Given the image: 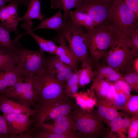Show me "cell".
Segmentation results:
<instances>
[{
    "label": "cell",
    "mask_w": 138,
    "mask_h": 138,
    "mask_svg": "<svg viewBox=\"0 0 138 138\" xmlns=\"http://www.w3.org/2000/svg\"><path fill=\"white\" fill-rule=\"evenodd\" d=\"M117 35L108 22L86 31L85 43L90 59L96 67L105 57Z\"/></svg>",
    "instance_id": "obj_1"
},
{
    "label": "cell",
    "mask_w": 138,
    "mask_h": 138,
    "mask_svg": "<svg viewBox=\"0 0 138 138\" xmlns=\"http://www.w3.org/2000/svg\"><path fill=\"white\" fill-rule=\"evenodd\" d=\"M85 30L73 23L68 17L63 27L58 32L57 42L71 51L79 62H88L94 65L85 42Z\"/></svg>",
    "instance_id": "obj_2"
},
{
    "label": "cell",
    "mask_w": 138,
    "mask_h": 138,
    "mask_svg": "<svg viewBox=\"0 0 138 138\" xmlns=\"http://www.w3.org/2000/svg\"><path fill=\"white\" fill-rule=\"evenodd\" d=\"M78 106L71 97L51 99L37 103L35 112L30 118L32 128L44 123L47 120L55 121L59 117L70 113Z\"/></svg>",
    "instance_id": "obj_3"
},
{
    "label": "cell",
    "mask_w": 138,
    "mask_h": 138,
    "mask_svg": "<svg viewBox=\"0 0 138 138\" xmlns=\"http://www.w3.org/2000/svg\"><path fill=\"white\" fill-rule=\"evenodd\" d=\"M108 22L119 36L138 28V20L123 0L112 1Z\"/></svg>",
    "instance_id": "obj_4"
},
{
    "label": "cell",
    "mask_w": 138,
    "mask_h": 138,
    "mask_svg": "<svg viewBox=\"0 0 138 138\" xmlns=\"http://www.w3.org/2000/svg\"><path fill=\"white\" fill-rule=\"evenodd\" d=\"M135 57L123 37L117 35L103 59L104 64L123 75L133 70L132 63Z\"/></svg>",
    "instance_id": "obj_5"
},
{
    "label": "cell",
    "mask_w": 138,
    "mask_h": 138,
    "mask_svg": "<svg viewBox=\"0 0 138 138\" xmlns=\"http://www.w3.org/2000/svg\"><path fill=\"white\" fill-rule=\"evenodd\" d=\"M37 103L47 100L67 96L65 87L56 80L45 69L32 78Z\"/></svg>",
    "instance_id": "obj_6"
},
{
    "label": "cell",
    "mask_w": 138,
    "mask_h": 138,
    "mask_svg": "<svg viewBox=\"0 0 138 138\" xmlns=\"http://www.w3.org/2000/svg\"><path fill=\"white\" fill-rule=\"evenodd\" d=\"M44 52L40 49L35 51L21 48L19 65L22 76L33 77L45 69L47 59Z\"/></svg>",
    "instance_id": "obj_7"
},
{
    "label": "cell",
    "mask_w": 138,
    "mask_h": 138,
    "mask_svg": "<svg viewBox=\"0 0 138 138\" xmlns=\"http://www.w3.org/2000/svg\"><path fill=\"white\" fill-rule=\"evenodd\" d=\"M32 78L22 76L13 87L1 95L34 109L37 100Z\"/></svg>",
    "instance_id": "obj_8"
},
{
    "label": "cell",
    "mask_w": 138,
    "mask_h": 138,
    "mask_svg": "<svg viewBox=\"0 0 138 138\" xmlns=\"http://www.w3.org/2000/svg\"><path fill=\"white\" fill-rule=\"evenodd\" d=\"M112 2L109 0H80L76 9L88 14L96 27L108 22Z\"/></svg>",
    "instance_id": "obj_9"
},
{
    "label": "cell",
    "mask_w": 138,
    "mask_h": 138,
    "mask_svg": "<svg viewBox=\"0 0 138 138\" xmlns=\"http://www.w3.org/2000/svg\"><path fill=\"white\" fill-rule=\"evenodd\" d=\"M75 121L80 136L92 137L96 132L97 123L93 115L78 106L70 113Z\"/></svg>",
    "instance_id": "obj_10"
},
{
    "label": "cell",
    "mask_w": 138,
    "mask_h": 138,
    "mask_svg": "<svg viewBox=\"0 0 138 138\" xmlns=\"http://www.w3.org/2000/svg\"><path fill=\"white\" fill-rule=\"evenodd\" d=\"M9 131L8 137L16 138L18 134L32 130L30 116L22 114H3Z\"/></svg>",
    "instance_id": "obj_11"
},
{
    "label": "cell",
    "mask_w": 138,
    "mask_h": 138,
    "mask_svg": "<svg viewBox=\"0 0 138 138\" xmlns=\"http://www.w3.org/2000/svg\"><path fill=\"white\" fill-rule=\"evenodd\" d=\"M33 129L57 134L76 132L77 131L75 121L70 113L59 117L55 120L53 124L42 123Z\"/></svg>",
    "instance_id": "obj_12"
},
{
    "label": "cell",
    "mask_w": 138,
    "mask_h": 138,
    "mask_svg": "<svg viewBox=\"0 0 138 138\" xmlns=\"http://www.w3.org/2000/svg\"><path fill=\"white\" fill-rule=\"evenodd\" d=\"M19 1L13 0L7 5L0 8V21L12 32L18 33L17 26L19 18L18 12Z\"/></svg>",
    "instance_id": "obj_13"
},
{
    "label": "cell",
    "mask_w": 138,
    "mask_h": 138,
    "mask_svg": "<svg viewBox=\"0 0 138 138\" xmlns=\"http://www.w3.org/2000/svg\"><path fill=\"white\" fill-rule=\"evenodd\" d=\"M0 111L3 114H22L28 115L30 117L35 112L34 109L1 95H0Z\"/></svg>",
    "instance_id": "obj_14"
},
{
    "label": "cell",
    "mask_w": 138,
    "mask_h": 138,
    "mask_svg": "<svg viewBox=\"0 0 138 138\" xmlns=\"http://www.w3.org/2000/svg\"><path fill=\"white\" fill-rule=\"evenodd\" d=\"M22 77L19 66L12 70L0 72V95L7 91Z\"/></svg>",
    "instance_id": "obj_15"
},
{
    "label": "cell",
    "mask_w": 138,
    "mask_h": 138,
    "mask_svg": "<svg viewBox=\"0 0 138 138\" xmlns=\"http://www.w3.org/2000/svg\"><path fill=\"white\" fill-rule=\"evenodd\" d=\"M21 49L17 52L0 49V72L12 70L19 66Z\"/></svg>",
    "instance_id": "obj_16"
},
{
    "label": "cell",
    "mask_w": 138,
    "mask_h": 138,
    "mask_svg": "<svg viewBox=\"0 0 138 138\" xmlns=\"http://www.w3.org/2000/svg\"><path fill=\"white\" fill-rule=\"evenodd\" d=\"M11 32L2 23L0 24V49L17 52L21 48L18 42L19 39L21 36L12 41L10 38Z\"/></svg>",
    "instance_id": "obj_17"
},
{
    "label": "cell",
    "mask_w": 138,
    "mask_h": 138,
    "mask_svg": "<svg viewBox=\"0 0 138 138\" xmlns=\"http://www.w3.org/2000/svg\"><path fill=\"white\" fill-rule=\"evenodd\" d=\"M68 17L76 25L88 30H93L96 26L90 16L84 12L76 9L69 12Z\"/></svg>",
    "instance_id": "obj_18"
},
{
    "label": "cell",
    "mask_w": 138,
    "mask_h": 138,
    "mask_svg": "<svg viewBox=\"0 0 138 138\" xmlns=\"http://www.w3.org/2000/svg\"><path fill=\"white\" fill-rule=\"evenodd\" d=\"M61 10L60 8L59 10L53 16L40 20L39 25L32 30L33 31L41 29H48L59 31L63 27L65 24Z\"/></svg>",
    "instance_id": "obj_19"
},
{
    "label": "cell",
    "mask_w": 138,
    "mask_h": 138,
    "mask_svg": "<svg viewBox=\"0 0 138 138\" xmlns=\"http://www.w3.org/2000/svg\"><path fill=\"white\" fill-rule=\"evenodd\" d=\"M94 71L95 77L103 78L109 82H115L119 80L124 79L122 74L112 67L104 63H99L96 66Z\"/></svg>",
    "instance_id": "obj_20"
},
{
    "label": "cell",
    "mask_w": 138,
    "mask_h": 138,
    "mask_svg": "<svg viewBox=\"0 0 138 138\" xmlns=\"http://www.w3.org/2000/svg\"><path fill=\"white\" fill-rule=\"evenodd\" d=\"M59 44L55 54L62 62L71 68L74 72L78 70L79 61L71 51L63 45Z\"/></svg>",
    "instance_id": "obj_21"
},
{
    "label": "cell",
    "mask_w": 138,
    "mask_h": 138,
    "mask_svg": "<svg viewBox=\"0 0 138 138\" xmlns=\"http://www.w3.org/2000/svg\"><path fill=\"white\" fill-rule=\"evenodd\" d=\"M28 6L27 12L22 17L19 18V22H28L36 19L41 20L44 18L41 12L40 0H30Z\"/></svg>",
    "instance_id": "obj_22"
},
{
    "label": "cell",
    "mask_w": 138,
    "mask_h": 138,
    "mask_svg": "<svg viewBox=\"0 0 138 138\" xmlns=\"http://www.w3.org/2000/svg\"><path fill=\"white\" fill-rule=\"evenodd\" d=\"M79 72V84L84 86L90 83L95 77L93 65L91 63L86 61L81 62Z\"/></svg>",
    "instance_id": "obj_23"
},
{
    "label": "cell",
    "mask_w": 138,
    "mask_h": 138,
    "mask_svg": "<svg viewBox=\"0 0 138 138\" xmlns=\"http://www.w3.org/2000/svg\"><path fill=\"white\" fill-rule=\"evenodd\" d=\"M47 66L62 73L66 82L74 72L71 68L62 62L56 55L47 59Z\"/></svg>",
    "instance_id": "obj_24"
},
{
    "label": "cell",
    "mask_w": 138,
    "mask_h": 138,
    "mask_svg": "<svg viewBox=\"0 0 138 138\" xmlns=\"http://www.w3.org/2000/svg\"><path fill=\"white\" fill-rule=\"evenodd\" d=\"M80 0H51V8L52 9L60 8L63 11V20L65 22L68 16L70 10L73 8H76Z\"/></svg>",
    "instance_id": "obj_25"
},
{
    "label": "cell",
    "mask_w": 138,
    "mask_h": 138,
    "mask_svg": "<svg viewBox=\"0 0 138 138\" xmlns=\"http://www.w3.org/2000/svg\"><path fill=\"white\" fill-rule=\"evenodd\" d=\"M33 138H78L80 137L78 133L71 132L57 134L39 130H33Z\"/></svg>",
    "instance_id": "obj_26"
},
{
    "label": "cell",
    "mask_w": 138,
    "mask_h": 138,
    "mask_svg": "<svg viewBox=\"0 0 138 138\" xmlns=\"http://www.w3.org/2000/svg\"><path fill=\"white\" fill-rule=\"evenodd\" d=\"M79 72H74L67 81L65 88V93L67 96L72 97L75 95L78 88Z\"/></svg>",
    "instance_id": "obj_27"
},
{
    "label": "cell",
    "mask_w": 138,
    "mask_h": 138,
    "mask_svg": "<svg viewBox=\"0 0 138 138\" xmlns=\"http://www.w3.org/2000/svg\"><path fill=\"white\" fill-rule=\"evenodd\" d=\"M135 57L138 55V28L128 32L123 36Z\"/></svg>",
    "instance_id": "obj_28"
},
{
    "label": "cell",
    "mask_w": 138,
    "mask_h": 138,
    "mask_svg": "<svg viewBox=\"0 0 138 138\" xmlns=\"http://www.w3.org/2000/svg\"><path fill=\"white\" fill-rule=\"evenodd\" d=\"M33 23L31 21L25 22L21 25L22 28L26 31V33L31 36L39 44L40 50L44 52L48 53L49 51L46 42V40L38 36L32 30Z\"/></svg>",
    "instance_id": "obj_29"
},
{
    "label": "cell",
    "mask_w": 138,
    "mask_h": 138,
    "mask_svg": "<svg viewBox=\"0 0 138 138\" xmlns=\"http://www.w3.org/2000/svg\"><path fill=\"white\" fill-rule=\"evenodd\" d=\"M92 80V89H94L97 93L101 96H106L111 85V82L97 76L95 77Z\"/></svg>",
    "instance_id": "obj_30"
},
{
    "label": "cell",
    "mask_w": 138,
    "mask_h": 138,
    "mask_svg": "<svg viewBox=\"0 0 138 138\" xmlns=\"http://www.w3.org/2000/svg\"><path fill=\"white\" fill-rule=\"evenodd\" d=\"M123 75L125 80L131 88H134L136 91L137 90L138 74L132 70L125 73Z\"/></svg>",
    "instance_id": "obj_31"
},
{
    "label": "cell",
    "mask_w": 138,
    "mask_h": 138,
    "mask_svg": "<svg viewBox=\"0 0 138 138\" xmlns=\"http://www.w3.org/2000/svg\"><path fill=\"white\" fill-rule=\"evenodd\" d=\"M113 84L116 91L123 92L127 95L130 94L131 88L124 79L119 80Z\"/></svg>",
    "instance_id": "obj_32"
},
{
    "label": "cell",
    "mask_w": 138,
    "mask_h": 138,
    "mask_svg": "<svg viewBox=\"0 0 138 138\" xmlns=\"http://www.w3.org/2000/svg\"><path fill=\"white\" fill-rule=\"evenodd\" d=\"M9 134V131L3 115L0 114V138H6Z\"/></svg>",
    "instance_id": "obj_33"
},
{
    "label": "cell",
    "mask_w": 138,
    "mask_h": 138,
    "mask_svg": "<svg viewBox=\"0 0 138 138\" xmlns=\"http://www.w3.org/2000/svg\"><path fill=\"white\" fill-rule=\"evenodd\" d=\"M124 3L134 13L138 20V0H123Z\"/></svg>",
    "instance_id": "obj_34"
},
{
    "label": "cell",
    "mask_w": 138,
    "mask_h": 138,
    "mask_svg": "<svg viewBox=\"0 0 138 138\" xmlns=\"http://www.w3.org/2000/svg\"><path fill=\"white\" fill-rule=\"evenodd\" d=\"M128 107L131 111L135 112L138 109V96H133L129 101Z\"/></svg>",
    "instance_id": "obj_35"
},
{
    "label": "cell",
    "mask_w": 138,
    "mask_h": 138,
    "mask_svg": "<svg viewBox=\"0 0 138 138\" xmlns=\"http://www.w3.org/2000/svg\"><path fill=\"white\" fill-rule=\"evenodd\" d=\"M114 98L115 103L118 106L123 105L125 103L126 100L125 94L122 92L117 93L116 95Z\"/></svg>",
    "instance_id": "obj_36"
},
{
    "label": "cell",
    "mask_w": 138,
    "mask_h": 138,
    "mask_svg": "<svg viewBox=\"0 0 138 138\" xmlns=\"http://www.w3.org/2000/svg\"><path fill=\"white\" fill-rule=\"evenodd\" d=\"M118 116V113L115 109L109 108H108L105 116L106 119L111 121L117 117Z\"/></svg>",
    "instance_id": "obj_37"
},
{
    "label": "cell",
    "mask_w": 138,
    "mask_h": 138,
    "mask_svg": "<svg viewBox=\"0 0 138 138\" xmlns=\"http://www.w3.org/2000/svg\"><path fill=\"white\" fill-rule=\"evenodd\" d=\"M49 52L50 54H55L58 46L50 40H46Z\"/></svg>",
    "instance_id": "obj_38"
},
{
    "label": "cell",
    "mask_w": 138,
    "mask_h": 138,
    "mask_svg": "<svg viewBox=\"0 0 138 138\" xmlns=\"http://www.w3.org/2000/svg\"><path fill=\"white\" fill-rule=\"evenodd\" d=\"M117 94V92L113 84L111 83L106 96L109 98H114Z\"/></svg>",
    "instance_id": "obj_39"
},
{
    "label": "cell",
    "mask_w": 138,
    "mask_h": 138,
    "mask_svg": "<svg viewBox=\"0 0 138 138\" xmlns=\"http://www.w3.org/2000/svg\"><path fill=\"white\" fill-rule=\"evenodd\" d=\"M16 138H33L32 130L29 131L18 134Z\"/></svg>",
    "instance_id": "obj_40"
},
{
    "label": "cell",
    "mask_w": 138,
    "mask_h": 138,
    "mask_svg": "<svg viewBox=\"0 0 138 138\" xmlns=\"http://www.w3.org/2000/svg\"><path fill=\"white\" fill-rule=\"evenodd\" d=\"M132 66L133 70L134 71L138 74V57H135L133 59L132 63Z\"/></svg>",
    "instance_id": "obj_41"
},
{
    "label": "cell",
    "mask_w": 138,
    "mask_h": 138,
    "mask_svg": "<svg viewBox=\"0 0 138 138\" xmlns=\"http://www.w3.org/2000/svg\"><path fill=\"white\" fill-rule=\"evenodd\" d=\"M108 108L103 106H100L98 108V112L100 116L101 117L105 116Z\"/></svg>",
    "instance_id": "obj_42"
},
{
    "label": "cell",
    "mask_w": 138,
    "mask_h": 138,
    "mask_svg": "<svg viewBox=\"0 0 138 138\" xmlns=\"http://www.w3.org/2000/svg\"><path fill=\"white\" fill-rule=\"evenodd\" d=\"M122 119L120 117H117L116 118L111 121L110 123V126H112L116 124L121 123Z\"/></svg>",
    "instance_id": "obj_43"
},
{
    "label": "cell",
    "mask_w": 138,
    "mask_h": 138,
    "mask_svg": "<svg viewBox=\"0 0 138 138\" xmlns=\"http://www.w3.org/2000/svg\"><path fill=\"white\" fill-rule=\"evenodd\" d=\"M131 128L132 130L137 131L138 130V123L137 121H133L131 125Z\"/></svg>",
    "instance_id": "obj_44"
},
{
    "label": "cell",
    "mask_w": 138,
    "mask_h": 138,
    "mask_svg": "<svg viewBox=\"0 0 138 138\" xmlns=\"http://www.w3.org/2000/svg\"><path fill=\"white\" fill-rule=\"evenodd\" d=\"M130 124V121L128 118H125L122 119V127L124 128L128 127Z\"/></svg>",
    "instance_id": "obj_45"
},
{
    "label": "cell",
    "mask_w": 138,
    "mask_h": 138,
    "mask_svg": "<svg viewBox=\"0 0 138 138\" xmlns=\"http://www.w3.org/2000/svg\"><path fill=\"white\" fill-rule=\"evenodd\" d=\"M122 127V122L112 126V130L113 132L118 131Z\"/></svg>",
    "instance_id": "obj_46"
},
{
    "label": "cell",
    "mask_w": 138,
    "mask_h": 138,
    "mask_svg": "<svg viewBox=\"0 0 138 138\" xmlns=\"http://www.w3.org/2000/svg\"><path fill=\"white\" fill-rule=\"evenodd\" d=\"M137 131L133 130H131L129 133L130 137L131 138H135L137 135Z\"/></svg>",
    "instance_id": "obj_47"
},
{
    "label": "cell",
    "mask_w": 138,
    "mask_h": 138,
    "mask_svg": "<svg viewBox=\"0 0 138 138\" xmlns=\"http://www.w3.org/2000/svg\"><path fill=\"white\" fill-rule=\"evenodd\" d=\"M6 3L2 0H0V8L5 5Z\"/></svg>",
    "instance_id": "obj_48"
},
{
    "label": "cell",
    "mask_w": 138,
    "mask_h": 138,
    "mask_svg": "<svg viewBox=\"0 0 138 138\" xmlns=\"http://www.w3.org/2000/svg\"><path fill=\"white\" fill-rule=\"evenodd\" d=\"M19 1H20L21 2H22L23 3H24L26 4L27 3H28V4L29 2L28 1V0H17Z\"/></svg>",
    "instance_id": "obj_49"
},
{
    "label": "cell",
    "mask_w": 138,
    "mask_h": 138,
    "mask_svg": "<svg viewBox=\"0 0 138 138\" xmlns=\"http://www.w3.org/2000/svg\"><path fill=\"white\" fill-rule=\"evenodd\" d=\"M2 0L3 1H4L6 3L7 2H9V1H11V0Z\"/></svg>",
    "instance_id": "obj_50"
},
{
    "label": "cell",
    "mask_w": 138,
    "mask_h": 138,
    "mask_svg": "<svg viewBox=\"0 0 138 138\" xmlns=\"http://www.w3.org/2000/svg\"><path fill=\"white\" fill-rule=\"evenodd\" d=\"M109 0L110 1H112L114 0Z\"/></svg>",
    "instance_id": "obj_51"
},
{
    "label": "cell",
    "mask_w": 138,
    "mask_h": 138,
    "mask_svg": "<svg viewBox=\"0 0 138 138\" xmlns=\"http://www.w3.org/2000/svg\"><path fill=\"white\" fill-rule=\"evenodd\" d=\"M13 0H11V1H13Z\"/></svg>",
    "instance_id": "obj_52"
}]
</instances>
